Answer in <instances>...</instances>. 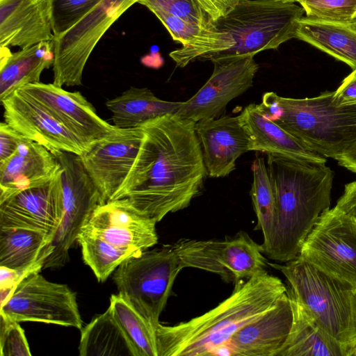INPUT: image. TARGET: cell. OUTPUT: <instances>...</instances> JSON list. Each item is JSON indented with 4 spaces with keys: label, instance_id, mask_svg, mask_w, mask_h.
<instances>
[{
    "label": "cell",
    "instance_id": "obj_10",
    "mask_svg": "<svg viewBox=\"0 0 356 356\" xmlns=\"http://www.w3.org/2000/svg\"><path fill=\"white\" fill-rule=\"evenodd\" d=\"M139 0H103L70 30L53 40V83L82 85L86 64L111 26Z\"/></svg>",
    "mask_w": 356,
    "mask_h": 356
},
{
    "label": "cell",
    "instance_id": "obj_15",
    "mask_svg": "<svg viewBox=\"0 0 356 356\" xmlns=\"http://www.w3.org/2000/svg\"><path fill=\"white\" fill-rule=\"evenodd\" d=\"M63 213V195L60 168L48 182L21 191L0 201V229H32L46 234L54 239Z\"/></svg>",
    "mask_w": 356,
    "mask_h": 356
},
{
    "label": "cell",
    "instance_id": "obj_43",
    "mask_svg": "<svg viewBox=\"0 0 356 356\" xmlns=\"http://www.w3.org/2000/svg\"><path fill=\"white\" fill-rule=\"evenodd\" d=\"M344 356H356V343H348L346 345Z\"/></svg>",
    "mask_w": 356,
    "mask_h": 356
},
{
    "label": "cell",
    "instance_id": "obj_35",
    "mask_svg": "<svg viewBox=\"0 0 356 356\" xmlns=\"http://www.w3.org/2000/svg\"><path fill=\"white\" fill-rule=\"evenodd\" d=\"M138 3L149 10L155 8L163 10L204 29L215 28L213 22L197 0H139Z\"/></svg>",
    "mask_w": 356,
    "mask_h": 356
},
{
    "label": "cell",
    "instance_id": "obj_36",
    "mask_svg": "<svg viewBox=\"0 0 356 356\" xmlns=\"http://www.w3.org/2000/svg\"><path fill=\"white\" fill-rule=\"evenodd\" d=\"M1 356H31L28 341L19 322L0 315Z\"/></svg>",
    "mask_w": 356,
    "mask_h": 356
},
{
    "label": "cell",
    "instance_id": "obj_34",
    "mask_svg": "<svg viewBox=\"0 0 356 356\" xmlns=\"http://www.w3.org/2000/svg\"><path fill=\"white\" fill-rule=\"evenodd\" d=\"M307 17L351 23L356 19V0H297Z\"/></svg>",
    "mask_w": 356,
    "mask_h": 356
},
{
    "label": "cell",
    "instance_id": "obj_42",
    "mask_svg": "<svg viewBox=\"0 0 356 356\" xmlns=\"http://www.w3.org/2000/svg\"><path fill=\"white\" fill-rule=\"evenodd\" d=\"M349 343H356V289H353L351 295V318Z\"/></svg>",
    "mask_w": 356,
    "mask_h": 356
},
{
    "label": "cell",
    "instance_id": "obj_33",
    "mask_svg": "<svg viewBox=\"0 0 356 356\" xmlns=\"http://www.w3.org/2000/svg\"><path fill=\"white\" fill-rule=\"evenodd\" d=\"M103 0H50L54 38L70 30Z\"/></svg>",
    "mask_w": 356,
    "mask_h": 356
},
{
    "label": "cell",
    "instance_id": "obj_44",
    "mask_svg": "<svg viewBox=\"0 0 356 356\" xmlns=\"http://www.w3.org/2000/svg\"><path fill=\"white\" fill-rule=\"evenodd\" d=\"M351 26L356 30V19L350 23Z\"/></svg>",
    "mask_w": 356,
    "mask_h": 356
},
{
    "label": "cell",
    "instance_id": "obj_9",
    "mask_svg": "<svg viewBox=\"0 0 356 356\" xmlns=\"http://www.w3.org/2000/svg\"><path fill=\"white\" fill-rule=\"evenodd\" d=\"M172 247L184 268L218 275L227 282L249 279L268 266L261 245L243 231L222 241L181 238Z\"/></svg>",
    "mask_w": 356,
    "mask_h": 356
},
{
    "label": "cell",
    "instance_id": "obj_29",
    "mask_svg": "<svg viewBox=\"0 0 356 356\" xmlns=\"http://www.w3.org/2000/svg\"><path fill=\"white\" fill-rule=\"evenodd\" d=\"M81 356H138L110 307L81 329Z\"/></svg>",
    "mask_w": 356,
    "mask_h": 356
},
{
    "label": "cell",
    "instance_id": "obj_13",
    "mask_svg": "<svg viewBox=\"0 0 356 356\" xmlns=\"http://www.w3.org/2000/svg\"><path fill=\"white\" fill-rule=\"evenodd\" d=\"M213 70L206 83L189 99L181 102L180 118L197 122L219 118L228 103L252 87L259 65L253 56L211 61Z\"/></svg>",
    "mask_w": 356,
    "mask_h": 356
},
{
    "label": "cell",
    "instance_id": "obj_16",
    "mask_svg": "<svg viewBox=\"0 0 356 356\" xmlns=\"http://www.w3.org/2000/svg\"><path fill=\"white\" fill-rule=\"evenodd\" d=\"M4 121L25 138L52 153L63 151L79 155L87 149L72 132L43 106L19 88L1 101Z\"/></svg>",
    "mask_w": 356,
    "mask_h": 356
},
{
    "label": "cell",
    "instance_id": "obj_27",
    "mask_svg": "<svg viewBox=\"0 0 356 356\" xmlns=\"http://www.w3.org/2000/svg\"><path fill=\"white\" fill-rule=\"evenodd\" d=\"M296 38L356 69V30L350 23L302 17L298 22Z\"/></svg>",
    "mask_w": 356,
    "mask_h": 356
},
{
    "label": "cell",
    "instance_id": "obj_30",
    "mask_svg": "<svg viewBox=\"0 0 356 356\" xmlns=\"http://www.w3.org/2000/svg\"><path fill=\"white\" fill-rule=\"evenodd\" d=\"M251 169L253 180L250 195L257 218L255 229L263 234L261 245L264 250L270 243L276 227V200L264 158H255Z\"/></svg>",
    "mask_w": 356,
    "mask_h": 356
},
{
    "label": "cell",
    "instance_id": "obj_39",
    "mask_svg": "<svg viewBox=\"0 0 356 356\" xmlns=\"http://www.w3.org/2000/svg\"><path fill=\"white\" fill-rule=\"evenodd\" d=\"M213 22L226 16L241 0H197Z\"/></svg>",
    "mask_w": 356,
    "mask_h": 356
},
{
    "label": "cell",
    "instance_id": "obj_45",
    "mask_svg": "<svg viewBox=\"0 0 356 356\" xmlns=\"http://www.w3.org/2000/svg\"><path fill=\"white\" fill-rule=\"evenodd\" d=\"M278 1H285V2H291V3L297 2V0H278Z\"/></svg>",
    "mask_w": 356,
    "mask_h": 356
},
{
    "label": "cell",
    "instance_id": "obj_5",
    "mask_svg": "<svg viewBox=\"0 0 356 356\" xmlns=\"http://www.w3.org/2000/svg\"><path fill=\"white\" fill-rule=\"evenodd\" d=\"M304 9L295 3L278 0H241L226 16L213 22L216 29L232 43L226 50L208 54L200 60L211 61L254 56L275 49L296 38Z\"/></svg>",
    "mask_w": 356,
    "mask_h": 356
},
{
    "label": "cell",
    "instance_id": "obj_32",
    "mask_svg": "<svg viewBox=\"0 0 356 356\" xmlns=\"http://www.w3.org/2000/svg\"><path fill=\"white\" fill-rule=\"evenodd\" d=\"M76 241L81 246L84 263L91 268L99 282L106 280L124 261L139 254L118 247L83 230L79 233Z\"/></svg>",
    "mask_w": 356,
    "mask_h": 356
},
{
    "label": "cell",
    "instance_id": "obj_31",
    "mask_svg": "<svg viewBox=\"0 0 356 356\" xmlns=\"http://www.w3.org/2000/svg\"><path fill=\"white\" fill-rule=\"evenodd\" d=\"M109 307L138 356H158L154 327L120 294L111 296Z\"/></svg>",
    "mask_w": 356,
    "mask_h": 356
},
{
    "label": "cell",
    "instance_id": "obj_21",
    "mask_svg": "<svg viewBox=\"0 0 356 356\" xmlns=\"http://www.w3.org/2000/svg\"><path fill=\"white\" fill-rule=\"evenodd\" d=\"M60 168L51 152L26 138L13 155L0 161V201L48 182Z\"/></svg>",
    "mask_w": 356,
    "mask_h": 356
},
{
    "label": "cell",
    "instance_id": "obj_2",
    "mask_svg": "<svg viewBox=\"0 0 356 356\" xmlns=\"http://www.w3.org/2000/svg\"><path fill=\"white\" fill-rule=\"evenodd\" d=\"M232 294L209 311L173 325L156 328L158 356H207L241 328L273 308L286 293L266 270L234 283Z\"/></svg>",
    "mask_w": 356,
    "mask_h": 356
},
{
    "label": "cell",
    "instance_id": "obj_26",
    "mask_svg": "<svg viewBox=\"0 0 356 356\" xmlns=\"http://www.w3.org/2000/svg\"><path fill=\"white\" fill-rule=\"evenodd\" d=\"M52 237L22 228L0 229V266L40 272L52 253Z\"/></svg>",
    "mask_w": 356,
    "mask_h": 356
},
{
    "label": "cell",
    "instance_id": "obj_6",
    "mask_svg": "<svg viewBox=\"0 0 356 356\" xmlns=\"http://www.w3.org/2000/svg\"><path fill=\"white\" fill-rule=\"evenodd\" d=\"M268 264L286 277L289 298L298 302L337 341L344 346L349 343L351 295L355 288L299 255L284 264Z\"/></svg>",
    "mask_w": 356,
    "mask_h": 356
},
{
    "label": "cell",
    "instance_id": "obj_22",
    "mask_svg": "<svg viewBox=\"0 0 356 356\" xmlns=\"http://www.w3.org/2000/svg\"><path fill=\"white\" fill-rule=\"evenodd\" d=\"M293 311L287 293L276 305L230 339L234 355L278 356L291 331Z\"/></svg>",
    "mask_w": 356,
    "mask_h": 356
},
{
    "label": "cell",
    "instance_id": "obj_3",
    "mask_svg": "<svg viewBox=\"0 0 356 356\" xmlns=\"http://www.w3.org/2000/svg\"><path fill=\"white\" fill-rule=\"evenodd\" d=\"M266 155L277 223L263 252L272 260L285 263L299 255L319 216L330 209L334 172L325 163Z\"/></svg>",
    "mask_w": 356,
    "mask_h": 356
},
{
    "label": "cell",
    "instance_id": "obj_14",
    "mask_svg": "<svg viewBox=\"0 0 356 356\" xmlns=\"http://www.w3.org/2000/svg\"><path fill=\"white\" fill-rule=\"evenodd\" d=\"M143 138L139 126L117 128L112 134L92 143L79 155L104 202L112 198L126 179Z\"/></svg>",
    "mask_w": 356,
    "mask_h": 356
},
{
    "label": "cell",
    "instance_id": "obj_8",
    "mask_svg": "<svg viewBox=\"0 0 356 356\" xmlns=\"http://www.w3.org/2000/svg\"><path fill=\"white\" fill-rule=\"evenodd\" d=\"M53 154L61 169L63 213L49 245L53 252L44 261L43 268H57L67 263L69 250L83 227L95 209L105 203L79 154L63 151Z\"/></svg>",
    "mask_w": 356,
    "mask_h": 356
},
{
    "label": "cell",
    "instance_id": "obj_24",
    "mask_svg": "<svg viewBox=\"0 0 356 356\" xmlns=\"http://www.w3.org/2000/svg\"><path fill=\"white\" fill-rule=\"evenodd\" d=\"M0 100L17 89L40 82L42 72L53 66L54 42L44 41L12 53L9 47H0Z\"/></svg>",
    "mask_w": 356,
    "mask_h": 356
},
{
    "label": "cell",
    "instance_id": "obj_19",
    "mask_svg": "<svg viewBox=\"0 0 356 356\" xmlns=\"http://www.w3.org/2000/svg\"><path fill=\"white\" fill-rule=\"evenodd\" d=\"M195 129L209 177L229 175L235 170L237 159L250 151V139L238 115L200 120Z\"/></svg>",
    "mask_w": 356,
    "mask_h": 356
},
{
    "label": "cell",
    "instance_id": "obj_18",
    "mask_svg": "<svg viewBox=\"0 0 356 356\" xmlns=\"http://www.w3.org/2000/svg\"><path fill=\"white\" fill-rule=\"evenodd\" d=\"M19 89L43 106L87 148L118 128L100 118L95 108L79 92H69L53 83L41 82Z\"/></svg>",
    "mask_w": 356,
    "mask_h": 356
},
{
    "label": "cell",
    "instance_id": "obj_4",
    "mask_svg": "<svg viewBox=\"0 0 356 356\" xmlns=\"http://www.w3.org/2000/svg\"><path fill=\"white\" fill-rule=\"evenodd\" d=\"M334 92L293 99L268 92L259 106L309 149L336 159L356 140V104L337 105Z\"/></svg>",
    "mask_w": 356,
    "mask_h": 356
},
{
    "label": "cell",
    "instance_id": "obj_11",
    "mask_svg": "<svg viewBox=\"0 0 356 356\" xmlns=\"http://www.w3.org/2000/svg\"><path fill=\"white\" fill-rule=\"evenodd\" d=\"M0 315L17 322L33 321L82 328L76 293L39 272L25 277L1 305Z\"/></svg>",
    "mask_w": 356,
    "mask_h": 356
},
{
    "label": "cell",
    "instance_id": "obj_28",
    "mask_svg": "<svg viewBox=\"0 0 356 356\" xmlns=\"http://www.w3.org/2000/svg\"><path fill=\"white\" fill-rule=\"evenodd\" d=\"M180 104L161 99L147 88L131 86L105 104L112 113L113 125L127 129L165 114H175Z\"/></svg>",
    "mask_w": 356,
    "mask_h": 356
},
{
    "label": "cell",
    "instance_id": "obj_1",
    "mask_svg": "<svg viewBox=\"0 0 356 356\" xmlns=\"http://www.w3.org/2000/svg\"><path fill=\"white\" fill-rule=\"evenodd\" d=\"M195 124L177 114L140 124L143 138L137 156L110 200L127 198L156 222L188 207L207 176Z\"/></svg>",
    "mask_w": 356,
    "mask_h": 356
},
{
    "label": "cell",
    "instance_id": "obj_38",
    "mask_svg": "<svg viewBox=\"0 0 356 356\" xmlns=\"http://www.w3.org/2000/svg\"><path fill=\"white\" fill-rule=\"evenodd\" d=\"M334 98L339 106L356 104V69L343 80Z\"/></svg>",
    "mask_w": 356,
    "mask_h": 356
},
{
    "label": "cell",
    "instance_id": "obj_20",
    "mask_svg": "<svg viewBox=\"0 0 356 356\" xmlns=\"http://www.w3.org/2000/svg\"><path fill=\"white\" fill-rule=\"evenodd\" d=\"M50 0H0V47L52 41Z\"/></svg>",
    "mask_w": 356,
    "mask_h": 356
},
{
    "label": "cell",
    "instance_id": "obj_23",
    "mask_svg": "<svg viewBox=\"0 0 356 356\" xmlns=\"http://www.w3.org/2000/svg\"><path fill=\"white\" fill-rule=\"evenodd\" d=\"M250 139V151L296 160L325 163L326 159L309 149L296 138L269 119L259 104L246 106L238 115Z\"/></svg>",
    "mask_w": 356,
    "mask_h": 356
},
{
    "label": "cell",
    "instance_id": "obj_40",
    "mask_svg": "<svg viewBox=\"0 0 356 356\" xmlns=\"http://www.w3.org/2000/svg\"><path fill=\"white\" fill-rule=\"evenodd\" d=\"M335 207L356 217V180L345 185L343 193Z\"/></svg>",
    "mask_w": 356,
    "mask_h": 356
},
{
    "label": "cell",
    "instance_id": "obj_25",
    "mask_svg": "<svg viewBox=\"0 0 356 356\" xmlns=\"http://www.w3.org/2000/svg\"><path fill=\"white\" fill-rule=\"evenodd\" d=\"M289 300L293 322L278 356H344L345 346L327 334L298 302Z\"/></svg>",
    "mask_w": 356,
    "mask_h": 356
},
{
    "label": "cell",
    "instance_id": "obj_37",
    "mask_svg": "<svg viewBox=\"0 0 356 356\" xmlns=\"http://www.w3.org/2000/svg\"><path fill=\"white\" fill-rule=\"evenodd\" d=\"M26 138L5 121L0 124V161L13 155Z\"/></svg>",
    "mask_w": 356,
    "mask_h": 356
},
{
    "label": "cell",
    "instance_id": "obj_41",
    "mask_svg": "<svg viewBox=\"0 0 356 356\" xmlns=\"http://www.w3.org/2000/svg\"><path fill=\"white\" fill-rule=\"evenodd\" d=\"M339 165L356 173V140L340 156L336 158Z\"/></svg>",
    "mask_w": 356,
    "mask_h": 356
},
{
    "label": "cell",
    "instance_id": "obj_7",
    "mask_svg": "<svg viewBox=\"0 0 356 356\" xmlns=\"http://www.w3.org/2000/svg\"><path fill=\"white\" fill-rule=\"evenodd\" d=\"M184 268L172 245L146 250L124 261L113 272L118 294L156 329L175 280Z\"/></svg>",
    "mask_w": 356,
    "mask_h": 356
},
{
    "label": "cell",
    "instance_id": "obj_12",
    "mask_svg": "<svg viewBox=\"0 0 356 356\" xmlns=\"http://www.w3.org/2000/svg\"><path fill=\"white\" fill-rule=\"evenodd\" d=\"M299 256L356 289V217L337 207L319 216Z\"/></svg>",
    "mask_w": 356,
    "mask_h": 356
},
{
    "label": "cell",
    "instance_id": "obj_17",
    "mask_svg": "<svg viewBox=\"0 0 356 356\" xmlns=\"http://www.w3.org/2000/svg\"><path fill=\"white\" fill-rule=\"evenodd\" d=\"M156 223L127 198H120L99 205L82 230L118 247L140 253L158 243Z\"/></svg>",
    "mask_w": 356,
    "mask_h": 356
}]
</instances>
